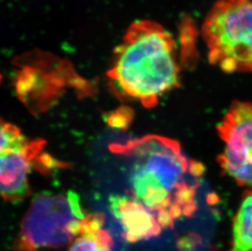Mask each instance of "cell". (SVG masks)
<instances>
[{"label": "cell", "instance_id": "4", "mask_svg": "<svg viewBox=\"0 0 252 251\" xmlns=\"http://www.w3.org/2000/svg\"><path fill=\"white\" fill-rule=\"evenodd\" d=\"M15 89L20 100L33 114L45 112L62 96L65 88H73L91 95V83L74 71L69 61L35 50L17 57Z\"/></svg>", "mask_w": 252, "mask_h": 251}, {"label": "cell", "instance_id": "10", "mask_svg": "<svg viewBox=\"0 0 252 251\" xmlns=\"http://www.w3.org/2000/svg\"><path fill=\"white\" fill-rule=\"evenodd\" d=\"M28 140L22 135L19 128L8 123H1V152L22 147Z\"/></svg>", "mask_w": 252, "mask_h": 251}, {"label": "cell", "instance_id": "1", "mask_svg": "<svg viewBox=\"0 0 252 251\" xmlns=\"http://www.w3.org/2000/svg\"><path fill=\"white\" fill-rule=\"evenodd\" d=\"M110 151L124 163L131 193L157 218L162 227L195 211L196 192L204 169L189 160L176 140L148 135L124 144H112Z\"/></svg>", "mask_w": 252, "mask_h": 251}, {"label": "cell", "instance_id": "11", "mask_svg": "<svg viewBox=\"0 0 252 251\" xmlns=\"http://www.w3.org/2000/svg\"><path fill=\"white\" fill-rule=\"evenodd\" d=\"M134 113L128 107H120L107 116V124L111 127L117 129H126L133 119Z\"/></svg>", "mask_w": 252, "mask_h": 251}, {"label": "cell", "instance_id": "13", "mask_svg": "<svg viewBox=\"0 0 252 251\" xmlns=\"http://www.w3.org/2000/svg\"><path fill=\"white\" fill-rule=\"evenodd\" d=\"M109 247H100L96 251H111Z\"/></svg>", "mask_w": 252, "mask_h": 251}, {"label": "cell", "instance_id": "6", "mask_svg": "<svg viewBox=\"0 0 252 251\" xmlns=\"http://www.w3.org/2000/svg\"><path fill=\"white\" fill-rule=\"evenodd\" d=\"M224 143L218 162L241 186L252 188V103L236 101L217 126Z\"/></svg>", "mask_w": 252, "mask_h": 251}, {"label": "cell", "instance_id": "7", "mask_svg": "<svg viewBox=\"0 0 252 251\" xmlns=\"http://www.w3.org/2000/svg\"><path fill=\"white\" fill-rule=\"evenodd\" d=\"M45 145V140L36 139L18 149L1 152L0 184L5 201H22L31 194L29 175Z\"/></svg>", "mask_w": 252, "mask_h": 251}, {"label": "cell", "instance_id": "8", "mask_svg": "<svg viewBox=\"0 0 252 251\" xmlns=\"http://www.w3.org/2000/svg\"><path fill=\"white\" fill-rule=\"evenodd\" d=\"M110 206L128 242H136L159 234L161 227L155 215L136 199L113 197Z\"/></svg>", "mask_w": 252, "mask_h": 251}, {"label": "cell", "instance_id": "12", "mask_svg": "<svg viewBox=\"0 0 252 251\" xmlns=\"http://www.w3.org/2000/svg\"><path fill=\"white\" fill-rule=\"evenodd\" d=\"M36 166L37 170L41 172L46 173L47 171H50L56 167H64L65 164L57 161L56 159L53 158L48 154H42L36 158Z\"/></svg>", "mask_w": 252, "mask_h": 251}, {"label": "cell", "instance_id": "3", "mask_svg": "<svg viewBox=\"0 0 252 251\" xmlns=\"http://www.w3.org/2000/svg\"><path fill=\"white\" fill-rule=\"evenodd\" d=\"M210 63L225 73H252V0H217L202 26Z\"/></svg>", "mask_w": 252, "mask_h": 251}, {"label": "cell", "instance_id": "9", "mask_svg": "<svg viewBox=\"0 0 252 251\" xmlns=\"http://www.w3.org/2000/svg\"><path fill=\"white\" fill-rule=\"evenodd\" d=\"M230 251H252V191L243 195L236 214Z\"/></svg>", "mask_w": 252, "mask_h": 251}, {"label": "cell", "instance_id": "5", "mask_svg": "<svg viewBox=\"0 0 252 251\" xmlns=\"http://www.w3.org/2000/svg\"><path fill=\"white\" fill-rule=\"evenodd\" d=\"M79 197L43 194L32 201L22 220L17 251H37L39 248L64 247L81 232L86 217Z\"/></svg>", "mask_w": 252, "mask_h": 251}, {"label": "cell", "instance_id": "2", "mask_svg": "<svg viewBox=\"0 0 252 251\" xmlns=\"http://www.w3.org/2000/svg\"><path fill=\"white\" fill-rule=\"evenodd\" d=\"M176 39L158 22H132L114 49L107 72L114 90L143 106H156L160 96L180 85Z\"/></svg>", "mask_w": 252, "mask_h": 251}]
</instances>
